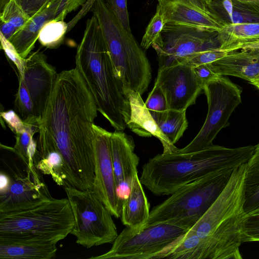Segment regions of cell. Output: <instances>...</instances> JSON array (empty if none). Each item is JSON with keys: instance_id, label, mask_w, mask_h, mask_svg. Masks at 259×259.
<instances>
[{"instance_id": "6da1fadb", "label": "cell", "mask_w": 259, "mask_h": 259, "mask_svg": "<svg viewBox=\"0 0 259 259\" xmlns=\"http://www.w3.org/2000/svg\"><path fill=\"white\" fill-rule=\"evenodd\" d=\"M94 97L78 69L58 73L44 113L38 122L37 148H55L62 155L68 186L93 190L95 178Z\"/></svg>"}, {"instance_id": "7a4b0ae2", "label": "cell", "mask_w": 259, "mask_h": 259, "mask_svg": "<svg viewBox=\"0 0 259 259\" xmlns=\"http://www.w3.org/2000/svg\"><path fill=\"white\" fill-rule=\"evenodd\" d=\"M255 146L219 145L189 153L158 154L142 167L141 183L156 195L171 194L181 187L219 170L247 162Z\"/></svg>"}, {"instance_id": "3957f363", "label": "cell", "mask_w": 259, "mask_h": 259, "mask_svg": "<svg viewBox=\"0 0 259 259\" xmlns=\"http://www.w3.org/2000/svg\"><path fill=\"white\" fill-rule=\"evenodd\" d=\"M76 67L91 91L98 111L115 131H123L131 109L123 85L116 76L98 21L95 15L86 22L75 55Z\"/></svg>"}, {"instance_id": "277c9868", "label": "cell", "mask_w": 259, "mask_h": 259, "mask_svg": "<svg viewBox=\"0 0 259 259\" xmlns=\"http://www.w3.org/2000/svg\"><path fill=\"white\" fill-rule=\"evenodd\" d=\"M247 163V162H246ZM246 163L234 167L226 186L191 228L202 240V259H242Z\"/></svg>"}, {"instance_id": "5b68a950", "label": "cell", "mask_w": 259, "mask_h": 259, "mask_svg": "<svg viewBox=\"0 0 259 259\" xmlns=\"http://www.w3.org/2000/svg\"><path fill=\"white\" fill-rule=\"evenodd\" d=\"M74 218L68 199H52L32 208L0 213V243H56L70 234Z\"/></svg>"}, {"instance_id": "8992f818", "label": "cell", "mask_w": 259, "mask_h": 259, "mask_svg": "<svg viewBox=\"0 0 259 259\" xmlns=\"http://www.w3.org/2000/svg\"><path fill=\"white\" fill-rule=\"evenodd\" d=\"M93 14L99 23L116 76L123 88L141 95L152 77L149 61L131 32L123 28L103 0H94Z\"/></svg>"}, {"instance_id": "52a82bcc", "label": "cell", "mask_w": 259, "mask_h": 259, "mask_svg": "<svg viewBox=\"0 0 259 259\" xmlns=\"http://www.w3.org/2000/svg\"><path fill=\"white\" fill-rule=\"evenodd\" d=\"M234 168L219 170L179 188L153 208L144 225L168 223L191 229L222 192Z\"/></svg>"}, {"instance_id": "ba28073f", "label": "cell", "mask_w": 259, "mask_h": 259, "mask_svg": "<svg viewBox=\"0 0 259 259\" xmlns=\"http://www.w3.org/2000/svg\"><path fill=\"white\" fill-rule=\"evenodd\" d=\"M190 229L168 223L126 227L111 249L91 259H155L166 258L171 248Z\"/></svg>"}, {"instance_id": "9c48e42d", "label": "cell", "mask_w": 259, "mask_h": 259, "mask_svg": "<svg viewBox=\"0 0 259 259\" xmlns=\"http://www.w3.org/2000/svg\"><path fill=\"white\" fill-rule=\"evenodd\" d=\"M74 218L70 233L87 248L114 241L118 236L112 214L92 190L63 187Z\"/></svg>"}, {"instance_id": "30bf717a", "label": "cell", "mask_w": 259, "mask_h": 259, "mask_svg": "<svg viewBox=\"0 0 259 259\" xmlns=\"http://www.w3.org/2000/svg\"><path fill=\"white\" fill-rule=\"evenodd\" d=\"M203 91L208 105L205 120L195 138L186 147L179 149V153L197 152L212 145L217 134L228 126L231 115L241 103V89L223 75L206 82Z\"/></svg>"}, {"instance_id": "8fae6325", "label": "cell", "mask_w": 259, "mask_h": 259, "mask_svg": "<svg viewBox=\"0 0 259 259\" xmlns=\"http://www.w3.org/2000/svg\"><path fill=\"white\" fill-rule=\"evenodd\" d=\"M218 32L165 23L160 38L152 46L157 55L158 69L182 63L200 51L220 49Z\"/></svg>"}, {"instance_id": "7c38bea8", "label": "cell", "mask_w": 259, "mask_h": 259, "mask_svg": "<svg viewBox=\"0 0 259 259\" xmlns=\"http://www.w3.org/2000/svg\"><path fill=\"white\" fill-rule=\"evenodd\" d=\"M95 133V178L93 191L111 214L121 217L123 199L116 187L111 152V133L93 124Z\"/></svg>"}, {"instance_id": "4fadbf2b", "label": "cell", "mask_w": 259, "mask_h": 259, "mask_svg": "<svg viewBox=\"0 0 259 259\" xmlns=\"http://www.w3.org/2000/svg\"><path fill=\"white\" fill-rule=\"evenodd\" d=\"M41 172L36 166L26 167V175L16 172L8 189L0 192V213L28 210L52 199Z\"/></svg>"}, {"instance_id": "5bb4252c", "label": "cell", "mask_w": 259, "mask_h": 259, "mask_svg": "<svg viewBox=\"0 0 259 259\" xmlns=\"http://www.w3.org/2000/svg\"><path fill=\"white\" fill-rule=\"evenodd\" d=\"M155 84L163 92L169 109L186 111L203 91L193 67L181 63L158 69Z\"/></svg>"}, {"instance_id": "9a60e30c", "label": "cell", "mask_w": 259, "mask_h": 259, "mask_svg": "<svg viewBox=\"0 0 259 259\" xmlns=\"http://www.w3.org/2000/svg\"><path fill=\"white\" fill-rule=\"evenodd\" d=\"M165 23L219 32L224 24L201 0H157Z\"/></svg>"}, {"instance_id": "2e32d148", "label": "cell", "mask_w": 259, "mask_h": 259, "mask_svg": "<svg viewBox=\"0 0 259 259\" xmlns=\"http://www.w3.org/2000/svg\"><path fill=\"white\" fill-rule=\"evenodd\" d=\"M58 73L40 52H31L24 60L23 80L29 93L34 116L38 121L47 107Z\"/></svg>"}, {"instance_id": "e0dca14e", "label": "cell", "mask_w": 259, "mask_h": 259, "mask_svg": "<svg viewBox=\"0 0 259 259\" xmlns=\"http://www.w3.org/2000/svg\"><path fill=\"white\" fill-rule=\"evenodd\" d=\"M133 138L123 131H114L111 136V152L116 184L119 196L130 187L140 159L134 152Z\"/></svg>"}, {"instance_id": "ac0fdd59", "label": "cell", "mask_w": 259, "mask_h": 259, "mask_svg": "<svg viewBox=\"0 0 259 259\" xmlns=\"http://www.w3.org/2000/svg\"><path fill=\"white\" fill-rule=\"evenodd\" d=\"M131 109L127 126L133 133L142 137L153 136L162 144L163 153H175L179 148L172 144L159 129L151 113L146 107L141 95L137 92L123 88Z\"/></svg>"}, {"instance_id": "d6986e66", "label": "cell", "mask_w": 259, "mask_h": 259, "mask_svg": "<svg viewBox=\"0 0 259 259\" xmlns=\"http://www.w3.org/2000/svg\"><path fill=\"white\" fill-rule=\"evenodd\" d=\"M208 65L219 75L236 76L249 82L259 74V49L228 52Z\"/></svg>"}, {"instance_id": "ffe728a7", "label": "cell", "mask_w": 259, "mask_h": 259, "mask_svg": "<svg viewBox=\"0 0 259 259\" xmlns=\"http://www.w3.org/2000/svg\"><path fill=\"white\" fill-rule=\"evenodd\" d=\"M61 0H55L30 19L9 41L19 56L26 59L34 47L42 26L48 22L58 21V9Z\"/></svg>"}, {"instance_id": "44dd1931", "label": "cell", "mask_w": 259, "mask_h": 259, "mask_svg": "<svg viewBox=\"0 0 259 259\" xmlns=\"http://www.w3.org/2000/svg\"><path fill=\"white\" fill-rule=\"evenodd\" d=\"M142 185L138 174H136L128 194L123 201L120 218L122 224L126 227H141L149 218L150 204Z\"/></svg>"}, {"instance_id": "7402d4cb", "label": "cell", "mask_w": 259, "mask_h": 259, "mask_svg": "<svg viewBox=\"0 0 259 259\" xmlns=\"http://www.w3.org/2000/svg\"><path fill=\"white\" fill-rule=\"evenodd\" d=\"M207 6L224 25L259 23V6L235 0H212Z\"/></svg>"}, {"instance_id": "603a6c76", "label": "cell", "mask_w": 259, "mask_h": 259, "mask_svg": "<svg viewBox=\"0 0 259 259\" xmlns=\"http://www.w3.org/2000/svg\"><path fill=\"white\" fill-rule=\"evenodd\" d=\"M217 39L222 51L239 50L244 45L259 41V23L225 25L218 32Z\"/></svg>"}, {"instance_id": "cb8c5ba5", "label": "cell", "mask_w": 259, "mask_h": 259, "mask_svg": "<svg viewBox=\"0 0 259 259\" xmlns=\"http://www.w3.org/2000/svg\"><path fill=\"white\" fill-rule=\"evenodd\" d=\"M56 243H0L1 259H51L56 256Z\"/></svg>"}, {"instance_id": "d4e9b609", "label": "cell", "mask_w": 259, "mask_h": 259, "mask_svg": "<svg viewBox=\"0 0 259 259\" xmlns=\"http://www.w3.org/2000/svg\"><path fill=\"white\" fill-rule=\"evenodd\" d=\"M243 210L246 215L259 211V143L246 163L244 180Z\"/></svg>"}, {"instance_id": "484cf974", "label": "cell", "mask_w": 259, "mask_h": 259, "mask_svg": "<svg viewBox=\"0 0 259 259\" xmlns=\"http://www.w3.org/2000/svg\"><path fill=\"white\" fill-rule=\"evenodd\" d=\"M150 112L162 133L174 145L188 127L186 111L168 109L162 112Z\"/></svg>"}, {"instance_id": "4316f807", "label": "cell", "mask_w": 259, "mask_h": 259, "mask_svg": "<svg viewBox=\"0 0 259 259\" xmlns=\"http://www.w3.org/2000/svg\"><path fill=\"white\" fill-rule=\"evenodd\" d=\"M202 240L190 229L176 243L166 258L172 259H202Z\"/></svg>"}, {"instance_id": "83f0119b", "label": "cell", "mask_w": 259, "mask_h": 259, "mask_svg": "<svg viewBox=\"0 0 259 259\" xmlns=\"http://www.w3.org/2000/svg\"><path fill=\"white\" fill-rule=\"evenodd\" d=\"M25 124L23 130L15 134L16 143L13 148L26 166L31 168L35 165L34 159L37 151V143L33 136L38 132V126Z\"/></svg>"}, {"instance_id": "f1b7e54d", "label": "cell", "mask_w": 259, "mask_h": 259, "mask_svg": "<svg viewBox=\"0 0 259 259\" xmlns=\"http://www.w3.org/2000/svg\"><path fill=\"white\" fill-rule=\"evenodd\" d=\"M19 87L15 101V110L26 124L38 126V120L34 115L33 107L28 90L22 78L18 76Z\"/></svg>"}, {"instance_id": "f546056e", "label": "cell", "mask_w": 259, "mask_h": 259, "mask_svg": "<svg viewBox=\"0 0 259 259\" xmlns=\"http://www.w3.org/2000/svg\"><path fill=\"white\" fill-rule=\"evenodd\" d=\"M67 29V24L64 20L50 21L41 28L38 40L42 46L57 48L63 41Z\"/></svg>"}, {"instance_id": "4dcf8cb0", "label": "cell", "mask_w": 259, "mask_h": 259, "mask_svg": "<svg viewBox=\"0 0 259 259\" xmlns=\"http://www.w3.org/2000/svg\"><path fill=\"white\" fill-rule=\"evenodd\" d=\"M30 20L16 0H10L0 13V21L6 22L15 26L18 32Z\"/></svg>"}, {"instance_id": "1f68e13d", "label": "cell", "mask_w": 259, "mask_h": 259, "mask_svg": "<svg viewBox=\"0 0 259 259\" xmlns=\"http://www.w3.org/2000/svg\"><path fill=\"white\" fill-rule=\"evenodd\" d=\"M165 22L162 14L157 10L147 26L140 46L147 50L160 38Z\"/></svg>"}, {"instance_id": "d6a6232c", "label": "cell", "mask_w": 259, "mask_h": 259, "mask_svg": "<svg viewBox=\"0 0 259 259\" xmlns=\"http://www.w3.org/2000/svg\"><path fill=\"white\" fill-rule=\"evenodd\" d=\"M228 52L219 48L210 49L198 52L187 58L182 63L192 67L202 65L210 64L226 56Z\"/></svg>"}, {"instance_id": "836d02e7", "label": "cell", "mask_w": 259, "mask_h": 259, "mask_svg": "<svg viewBox=\"0 0 259 259\" xmlns=\"http://www.w3.org/2000/svg\"><path fill=\"white\" fill-rule=\"evenodd\" d=\"M242 243L259 241V211L246 215L242 228Z\"/></svg>"}, {"instance_id": "e575fe53", "label": "cell", "mask_w": 259, "mask_h": 259, "mask_svg": "<svg viewBox=\"0 0 259 259\" xmlns=\"http://www.w3.org/2000/svg\"><path fill=\"white\" fill-rule=\"evenodd\" d=\"M114 15L120 25L129 32V15L127 7V0H103Z\"/></svg>"}, {"instance_id": "d590c367", "label": "cell", "mask_w": 259, "mask_h": 259, "mask_svg": "<svg viewBox=\"0 0 259 259\" xmlns=\"http://www.w3.org/2000/svg\"><path fill=\"white\" fill-rule=\"evenodd\" d=\"M145 104L150 112H162L168 109L163 92L160 87L155 83L153 89L149 94Z\"/></svg>"}, {"instance_id": "8d00e7d4", "label": "cell", "mask_w": 259, "mask_h": 259, "mask_svg": "<svg viewBox=\"0 0 259 259\" xmlns=\"http://www.w3.org/2000/svg\"><path fill=\"white\" fill-rule=\"evenodd\" d=\"M55 0H16L31 19Z\"/></svg>"}, {"instance_id": "74e56055", "label": "cell", "mask_w": 259, "mask_h": 259, "mask_svg": "<svg viewBox=\"0 0 259 259\" xmlns=\"http://www.w3.org/2000/svg\"><path fill=\"white\" fill-rule=\"evenodd\" d=\"M1 49L5 51L7 56L16 66L19 73L18 75L22 76L24 72L25 59L19 56L11 43L1 35Z\"/></svg>"}, {"instance_id": "f35d334b", "label": "cell", "mask_w": 259, "mask_h": 259, "mask_svg": "<svg viewBox=\"0 0 259 259\" xmlns=\"http://www.w3.org/2000/svg\"><path fill=\"white\" fill-rule=\"evenodd\" d=\"M1 117H3L10 128L15 134L25 128V124L16 112L10 110L1 112Z\"/></svg>"}, {"instance_id": "ab89813d", "label": "cell", "mask_w": 259, "mask_h": 259, "mask_svg": "<svg viewBox=\"0 0 259 259\" xmlns=\"http://www.w3.org/2000/svg\"><path fill=\"white\" fill-rule=\"evenodd\" d=\"M193 70L197 78L203 87L206 82L219 76L208 64H202L195 66L193 67Z\"/></svg>"}, {"instance_id": "60d3db41", "label": "cell", "mask_w": 259, "mask_h": 259, "mask_svg": "<svg viewBox=\"0 0 259 259\" xmlns=\"http://www.w3.org/2000/svg\"><path fill=\"white\" fill-rule=\"evenodd\" d=\"M18 32L17 28L10 23L0 21V32L6 39L10 41L13 36Z\"/></svg>"}, {"instance_id": "b9f144b4", "label": "cell", "mask_w": 259, "mask_h": 259, "mask_svg": "<svg viewBox=\"0 0 259 259\" xmlns=\"http://www.w3.org/2000/svg\"><path fill=\"white\" fill-rule=\"evenodd\" d=\"M11 182V177L7 172L1 171L0 174V192L6 191Z\"/></svg>"}, {"instance_id": "7bdbcfd3", "label": "cell", "mask_w": 259, "mask_h": 259, "mask_svg": "<svg viewBox=\"0 0 259 259\" xmlns=\"http://www.w3.org/2000/svg\"><path fill=\"white\" fill-rule=\"evenodd\" d=\"M243 3L259 6V0H235Z\"/></svg>"}, {"instance_id": "ee69618b", "label": "cell", "mask_w": 259, "mask_h": 259, "mask_svg": "<svg viewBox=\"0 0 259 259\" xmlns=\"http://www.w3.org/2000/svg\"><path fill=\"white\" fill-rule=\"evenodd\" d=\"M249 83L253 84L259 90V74L252 80H251Z\"/></svg>"}, {"instance_id": "f6af8a7d", "label": "cell", "mask_w": 259, "mask_h": 259, "mask_svg": "<svg viewBox=\"0 0 259 259\" xmlns=\"http://www.w3.org/2000/svg\"><path fill=\"white\" fill-rule=\"evenodd\" d=\"M10 0H0V13Z\"/></svg>"}, {"instance_id": "bcb514c9", "label": "cell", "mask_w": 259, "mask_h": 259, "mask_svg": "<svg viewBox=\"0 0 259 259\" xmlns=\"http://www.w3.org/2000/svg\"><path fill=\"white\" fill-rule=\"evenodd\" d=\"M203 1L206 5H208L212 0H201Z\"/></svg>"}]
</instances>
